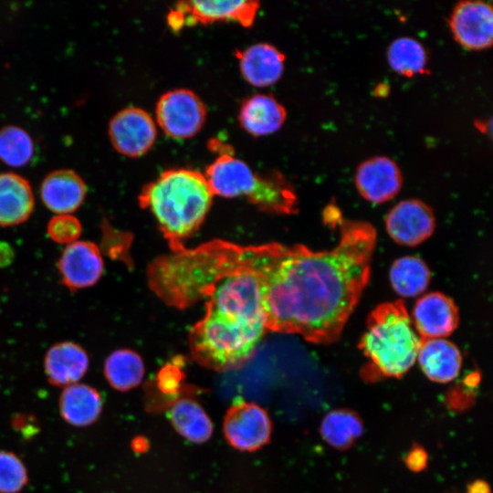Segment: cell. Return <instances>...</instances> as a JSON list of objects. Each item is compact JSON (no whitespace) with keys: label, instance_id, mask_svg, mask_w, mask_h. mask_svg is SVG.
Listing matches in <instances>:
<instances>
[{"label":"cell","instance_id":"cell-18","mask_svg":"<svg viewBox=\"0 0 493 493\" xmlns=\"http://www.w3.org/2000/svg\"><path fill=\"white\" fill-rule=\"evenodd\" d=\"M34 206V194L26 178L11 172L0 173V226L26 222Z\"/></svg>","mask_w":493,"mask_h":493},{"label":"cell","instance_id":"cell-3","mask_svg":"<svg viewBox=\"0 0 493 493\" xmlns=\"http://www.w3.org/2000/svg\"><path fill=\"white\" fill-rule=\"evenodd\" d=\"M213 193L203 173L190 169H170L143 186L139 203L149 209L173 249L192 236L207 215Z\"/></svg>","mask_w":493,"mask_h":493},{"label":"cell","instance_id":"cell-15","mask_svg":"<svg viewBox=\"0 0 493 493\" xmlns=\"http://www.w3.org/2000/svg\"><path fill=\"white\" fill-rule=\"evenodd\" d=\"M87 187L74 171L59 169L49 173L40 185L44 205L55 215L72 214L85 200Z\"/></svg>","mask_w":493,"mask_h":493},{"label":"cell","instance_id":"cell-14","mask_svg":"<svg viewBox=\"0 0 493 493\" xmlns=\"http://www.w3.org/2000/svg\"><path fill=\"white\" fill-rule=\"evenodd\" d=\"M412 320L422 339H441L457 328L459 314L452 299L440 292H431L417 300Z\"/></svg>","mask_w":493,"mask_h":493},{"label":"cell","instance_id":"cell-24","mask_svg":"<svg viewBox=\"0 0 493 493\" xmlns=\"http://www.w3.org/2000/svg\"><path fill=\"white\" fill-rule=\"evenodd\" d=\"M320 430L329 445L346 449L362 435L363 428L362 419L355 412L337 409L324 416Z\"/></svg>","mask_w":493,"mask_h":493},{"label":"cell","instance_id":"cell-22","mask_svg":"<svg viewBox=\"0 0 493 493\" xmlns=\"http://www.w3.org/2000/svg\"><path fill=\"white\" fill-rule=\"evenodd\" d=\"M170 418L177 432L192 442L204 443L212 435V422L195 401L181 399L174 403L170 409Z\"/></svg>","mask_w":493,"mask_h":493},{"label":"cell","instance_id":"cell-1","mask_svg":"<svg viewBox=\"0 0 493 493\" xmlns=\"http://www.w3.org/2000/svg\"><path fill=\"white\" fill-rule=\"evenodd\" d=\"M375 244L371 224L342 220L340 242L330 250L241 247L240 263L261 280L267 330L312 343L336 341L368 283Z\"/></svg>","mask_w":493,"mask_h":493},{"label":"cell","instance_id":"cell-29","mask_svg":"<svg viewBox=\"0 0 493 493\" xmlns=\"http://www.w3.org/2000/svg\"><path fill=\"white\" fill-rule=\"evenodd\" d=\"M47 232L53 242L66 246L79 240L82 226L72 214L55 215L47 223Z\"/></svg>","mask_w":493,"mask_h":493},{"label":"cell","instance_id":"cell-31","mask_svg":"<svg viewBox=\"0 0 493 493\" xmlns=\"http://www.w3.org/2000/svg\"><path fill=\"white\" fill-rule=\"evenodd\" d=\"M15 257V251L11 245L5 241H0V267L10 265Z\"/></svg>","mask_w":493,"mask_h":493},{"label":"cell","instance_id":"cell-26","mask_svg":"<svg viewBox=\"0 0 493 493\" xmlns=\"http://www.w3.org/2000/svg\"><path fill=\"white\" fill-rule=\"evenodd\" d=\"M392 68L406 77L426 72L427 53L425 47L410 37L394 39L387 49Z\"/></svg>","mask_w":493,"mask_h":493},{"label":"cell","instance_id":"cell-19","mask_svg":"<svg viewBox=\"0 0 493 493\" xmlns=\"http://www.w3.org/2000/svg\"><path fill=\"white\" fill-rule=\"evenodd\" d=\"M286 117V109L274 96L255 94L243 101L238 121L249 134L264 136L278 131Z\"/></svg>","mask_w":493,"mask_h":493},{"label":"cell","instance_id":"cell-25","mask_svg":"<svg viewBox=\"0 0 493 493\" xmlns=\"http://www.w3.org/2000/svg\"><path fill=\"white\" fill-rule=\"evenodd\" d=\"M390 280L393 289L401 296L414 297L428 286L430 271L417 257L407 256L396 259L390 269Z\"/></svg>","mask_w":493,"mask_h":493},{"label":"cell","instance_id":"cell-7","mask_svg":"<svg viewBox=\"0 0 493 493\" xmlns=\"http://www.w3.org/2000/svg\"><path fill=\"white\" fill-rule=\"evenodd\" d=\"M223 429L232 446L252 452L268 443L272 425L262 407L253 403L238 402L226 412Z\"/></svg>","mask_w":493,"mask_h":493},{"label":"cell","instance_id":"cell-27","mask_svg":"<svg viewBox=\"0 0 493 493\" xmlns=\"http://www.w3.org/2000/svg\"><path fill=\"white\" fill-rule=\"evenodd\" d=\"M34 155V142L24 129L8 125L0 130V160L11 167H23Z\"/></svg>","mask_w":493,"mask_h":493},{"label":"cell","instance_id":"cell-16","mask_svg":"<svg viewBox=\"0 0 493 493\" xmlns=\"http://www.w3.org/2000/svg\"><path fill=\"white\" fill-rule=\"evenodd\" d=\"M236 56L242 76L255 87L273 85L282 76L285 56L270 44L251 45L244 50H236Z\"/></svg>","mask_w":493,"mask_h":493},{"label":"cell","instance_id":"cell-5","mask_svg":"<svg viewBox=\"0 0 493 493\" xmlns=\"http://www.w3.org/2000/svg\"><path fill=\"white\" fill-rule=\"evenodd\" d=\"M259 8L258 1H180L168 14L172 30L184 26L215 22H237L243 26H252Z\"/></svg>","mask_w":493,"mask_h":493},{"label":"cell","instance_id":"cell-12","mask_svg":"<svg viewBox=\"0 0 493 493\" xmlns=\"http://www.w3.org/2000/svg\"><path fill=\"white\" fill-rule=\"evenodd\" d=\"M390 236L398 244L415 246L427 239L435 229L432 209L417 199H408L394 205L385 219Z\"/></svg>","mask_w":493,"mask_h":493},{"label":"cell","instance_id":"cell-28","mask_svg":"<svg viewBox=\"0 0 493 493\" xmlns=\"http://www.w3.org/2000/svg\"><path fill=\"white\" fill-rule=\"evenodd\" d=\"M26 470L13 453L0 452V493H17L26 483Z\"/></svg>","mask_w":493,"mask_h":493},{"label":"cell","instance_id":"cell-2","mask_svg":"<svg viewBox=\"0 0 493 493\" xmlns=\"http://www.w3.org/2000/svg\"><path fill=\"white\" fill-rule=\"evenodd\" d=\"M199 294L207 301L205 316L189 334L193 358L217 372L239 368L252 358L267 331L258 275L227 252L222 273Z\"/></svg>","mask_w":493,"mask_h":493},{"label":"cell","instance_id":"cell-32","mask_svg":"<svg viewBox=\"0 0 493 493\" xmlns=\"http://www.w3.org/2000/svg\"><path fill=\"white\" fill-rule=\"evenodd\" d=\"M467 493H491V489L487 481L477 479L468 485Z\"/></svg>","mask_w":493,"mask_h":493},{"label":"cell","instance_id":"cell-17","mask_svg":"<svg viewBox=\"0 0 493 493\" xmlns=\"http://www.w3.org/2000/svg\"><path fill=\"white\" fill-rule=\"evenodd\" d=\"M89 365L86 350L73 341H60L52 345L44 359V369L50 383L68 386L84 377Z\"/></svg>","mask_w":493,"mask_h":493},{"label":"cell","instance_id":"cell-9","mask_svg":"<svg viewBox=\"0 0 493 493\" xmlns=\"http://www.w3.org/2000/svg\"><path fill=\"white\" fill-rule=\"evenodd\" d=\"M57 266L62 284L71 291L94 286L104 271L99 246L83 240L66 246Z\"/></svg>","mask_w":493,"mask_h":493},{"label":"cell","instance_id":"cell-8","mask_svg":"<svg viewBox=\"0 0 493 493\" xmlns=\"http://www.w3.org/2000/svg\"><path fill=\"white\" fill-rule=\"evenodd\" d=\"M113 148L128 157H140L153 146L157 130L151 115L138 107L118 111L109 123Z\"/></svg>","mask_w":493,"mask_h":493},{"label":"cell","instance_id":"cell-30","mask_svg":"<svg viewBox=\"0 0 493 493\" xmlns=\"http://www.w3.org/2000/svg\"><path fill=\"white\" fill-rule=\"evenodd\" d=\"M428 456L425 448L414 445L407 452L404 457L406 467L414 472H420L427 466Z\"/></svg>","mask_w":493,"mask_h":493},{"label":"cell","instance_id":"cell-11","mask_svg":"<svg viewBox=\"0 0 493 493\" xmlns=\"http://www.w3.org/2000/svg\"><path fill=\"white\" fill-rule=\"evenodd\" d=\"M215 195L254 199L258 188V174L242 160L233 154H221L211 163L204 174Z\"/></svg>","mask_w":493,"mask_h":493},{"label":"cell","instance_id":"cell-4","mask_svg":"<svg viewBox=\"0 0 493 493\" xmlns=\"http://www.w3.org/2000/svg\"><path fill=\"white\" fill-rule=\"evenodd\" d=\"M421 341L404 302L396 300L370 313L359 347L377 372L398 378L415 362Z\"/></svg>","mask_w":493,"mask_h":493},{"label":"cell","instance_id":"cell-10","mask_svg":"<svg viewBox=\"0 0 493 493\" xmlns=\"http://www.w3.org/2000/svg\"><path fill=\"white\" fill-rule=\"evenodd\" d=\"M449 26L455 39L468 49H484L492 44V7L484 1L458 2L450 15Z\"/></svg>","mask_w":493,"mask_h":493},{"label":"cell","instance_id":"cell-20","mask_svg":"<svg viewBox=\"0 0 493 493\" xmlns=\"http://www.w3.org/2000/svg\"><path fill=\"white\" fill-rule=\"evenodd\" d=\"M416 359L429 380L442 383L454 380L462 364L459 350L444 339H422Z\"/></svg>","mask_w":493,"mask_h":493},{"label":"cell","instance_id":"cell-23","mask_svg":"<svg viewBox=\"0 0 493 493\" xmlns=\"http://www.w3.org/2000/svg\"><path fill=\"white\" fill-rule=\"evenodd\" d=\"M104 374L108 383L119 391L131 390L142 382L144 364L141 356L129 349L112 351L105 360Z\"/></svg>","mask_w":493,"mask_h":493},{"label":"cell","instance_id":"cell-13","mask_svg":"<svg viewBox=\"0 0 493 493\" xmlns=\"http://www.w3.org/2000/svg\"><path fill=\"white\" fill-rule=\"evenodd\" d=\"M403 184L396 163L386 156H374L360 163L355 173V185L366 200L381 204L394 197Z\"/></svg>","mask_w":493,"mask_h":493},{"label":"cell","instance_id":"cell-6","mask_svg":"<svg viewBox=\"0 0 493 493\" xmlns=\"http://www.w3.org/2000/svg\"><path fill=\"white\" fill-rule=\"evenodd\" d=\"M156 121L168 136L189 139L203 127L206 108L194 91L176 89L163 94L156 104Z\"/></svg>","mask_w":493,"mask_h":493},{"label":"cell","instance_id":"cell-21","mask_svg":"<svg viewBox=\"0 0 493 493\" xmlns=\"http://www.w3.org/2000/svg\"><path fill=\"white\" fill-rule=\"evenodd\" d=\"M59 406L61 415L68 423L85 426L98 419L102 409V399L95 388L77 383L65 387Z\"/></svg>","mask_w":493,"mask_h":493}]
</instances>
